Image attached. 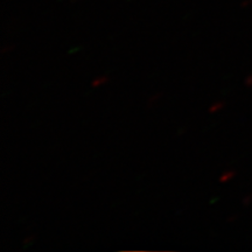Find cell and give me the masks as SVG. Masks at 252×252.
Here are the masks:
<instances>
[{
	"label": "cell",
	"mask_w": 252,
	"mask_h": 252,
	"mask_svg": "<svg viewBox=\"0 0 252 252\" xmlns=\"http://www.w3.org/2000/svg\"><path fill=\"white\" fill-rule=\"evenodd\" d=\"M108 81H109V78L106 77V76H99V77H97L96 80L93 81V87H94V88L102 87V86H104V84H105Z\"/></svg>",
	"instance_id": "obj_2"
},
{
	"label": "cell",
	"mask_w": 252,
	"mask_h": 252,
	"mask_svg": "<svg viewBox=\"0 0 252 252\" xmlns=\"http://www.w3.org/2000/svg\"><path fill=\"white\" fill-rule=\"evenodd\" d=\"M160 97H161V94H153L152 97H151L150 98V100H149V105L151 106V105H153V104H156L158 100L160 99Z\"/></svg>",
	"instance_id": "obj_4"
},
{
	"label": "cell",
	"mask_w": 252,
	"mask_h": 252,
	"mask_svg": "<svg viewBox=\"0 0 252 252\" xmlns=\"http://www.w3.org/2000/svg\"><path fill=\"white\" fill-rule=\"evenodd\" d=\"M223 108H224V104H223L222 102H216V103H214L212 106H210L209 112H212V113L217 112V111H220V110L223 109Z\"/></svg>",
	"instance_id": "obj_3"
},
{
	"label": "cell",
	"mask_w": 252,
	"mask_h": 252,
	"mask_svg": "<svg viewBox=\"0 0 252 252\" xmlns=\"http://www.w3.org/2000/svg\"><path fill=\"white\" fill-rule=\"evenodd\" d=\"M245 84H247L248 87H252V75L247 77V80H245Z\"/></svg>",
	"instance_id": "obj_5"
},
{
	"label": "cell",
	"mask_w": 252,
	"mask_h": 252,
	"mask_svg": "<svg viewBox=\"0 0 252 252\" xmlns=\"http://www.w3.org/2000/svg\"><path fill=\"white\" fill-rule=\"evenodd\" d=\"M235 175H236V173L234 171H226L225 173H223V174L220 175V182H222V184L223 182H228L231 180V179H234Z\"/></svg>",
	"instance_id": "obj_1"
},
{
	"label": "cell",
	"mask_w": 252,
	"mask_h": 252,
	"mask_svg": "<svg viewBox=\"0 0 252 252\" xmlns=\"http://www.w3.org/2000/svg\"><path fill=\"white\" fill-rule=\"evenodd\" d=\"M33 239H34V236H32V237H28V238H26V239H25V243H31V242L32 241H33Z\"/></svg>",
	"instance_id": "obj_6"
}]
</instances>
